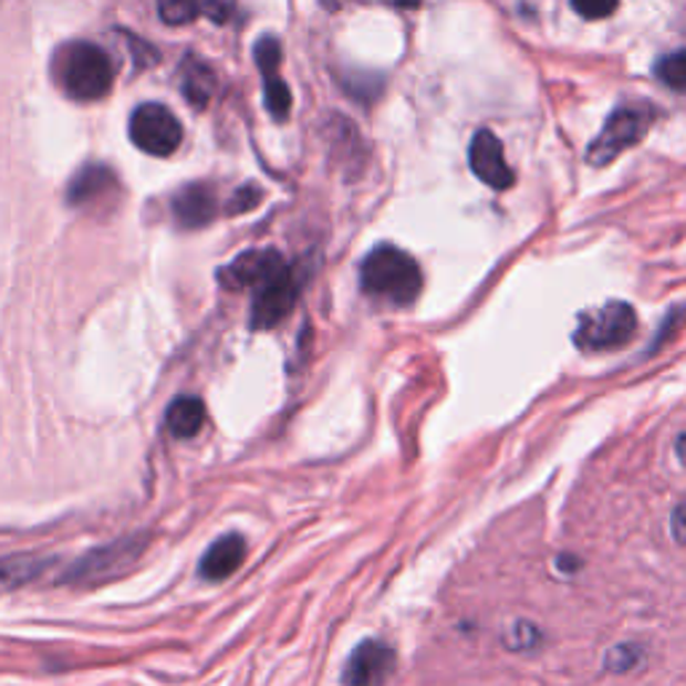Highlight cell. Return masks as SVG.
Segmentation results:
<instances>
[{"instance_id":"obj_6","label":"cell","mask_w":686,"mask_h":686,"mask_svg":"<svg viewBox=\"0 0 686 686\" xmlns=\"http://www.w3.org/2000/svg\"><path fill=\"white\" fill-rule=\"evenodd\" d=\"M652 116L638 107H620L612 113V118L603 124L601 135L588 145V164L593 167H606V164L617 162L627 148H633L641 137L649 129Z\"/></svg>"},{"instance_id":"obj_19","label":"cell","mask_w":686,"mask_h":686,"mask_svg":"<svg viewBox=\"0 0 686 686\" xmlns=\"http://www.w3.org/2000/svg\"><path fill=\"white\" fill-rule=\"evenodd\" d=\"M292 94L288 84L279 75H266V107L277 121H284L290 116Z\"/></svg>"},{"instance_id":"obj_27","label":"cell","mask_w":686,"mask_h":686,"mask_svg":"<svg viewBox=\"0 0 686 686\" xmlns=\"http://www.w3.org/2000/svg\"><path fill=\"white\" fill-rule=\"evenodd\" d=\"M676 456H678V461L686 467V432H682V435L676 437Z\"/></svg>"},{"instance_id":"obj_3","label":"cell","mask_w":686,"mask_h":686,"mask_svg":"<svg viewBox=\"0 0 686 686\" xmlns=\"http://www.w3.org/2000/svg\"><path fill=\"white\" fill-rule=\"evenodd\" d=\"M145 548H148V537H145V533L113 539V542L100 544V548L75 558L60 574V582L70 584V588H97V584L118 580L121 574H126V571L135 567Z\"/></svg>"},{"instance_id":"obj_12","label":"cell","mask_w":686,"mask_h":686,"mask_svg":"<svg viewBox=\"0 0 686 686\" xmlns=\"http://www.w3.org/2000/svg\"><path fill=\"white\" fill-rule=\"evenodd\" d=\"M247 558V542L241 533H224L209 544L199 561V574L207 582H224L231 574H237Z\"/></svg>"},{"instance_id":"obj_26","label":"cell","mask_w":686,"mask_h":686,"mask_svg":"<svg viewBox=\"0 0 686 686\" xmlns=\"http://www.w3.org/2000/svg\"><path fill=\"white\" fill-rule=\"evenodd\" d=\"M558 567H563L561 571H571V574H574V571H580V561H576V558H571V555L569 558L563 555V558H558Z\"/></svg>"},{"instance_id":"obj_23","label":"cell","mask_w":686,"mask_h":686,"mask_svg":"<svg viewBox=\"0 0 686 686\" xmlns=\"http://www.w3.org/2000/svg\"><path fill=\"white\" fill-rule=\"evenodd\" d=\"M571 6L584 19H606L617 11V0H571Z\"/></svg>"},{"instance_id":"obj_11","label":"cell","mask_w":686,"mask_h":686,"mask_svg":"<svg viewBox=\"0 0 686 686\" xmlns=\"http://www.w3.org/2000/svg\"><path fill=\"white\" fill-rule=\"evenodd\" d=\"M215 212H218V196L207 183L183 186L172 199V215L180 228H205L215 220Z\"/></svg>"},{"instance_id":"obj_2","label":"cell","mask_w":686,"mask_h":686,"mask_svg":"<svg viewBox=\"0 0 686 686\" xmlns=\"http://www.w3.org/2000/svg\"><path fill=\"white\" fill-rule=\"evenodd\" d=\"M360 284L378 301L410 306L424 288V277L408 252L395 245H381L362 260Z\"/></svg>"},{"instance_id":"obj_14","label":"cell","mask_w":686,"mask_h":686,"mask_svg":"<svg viewBox=\"0 0 686 686\" xmlns=\"http://www.w3.org/2000/svg\"><path fill=\"white\" fill-rule=\"evenodd\" d=\"M116 190L118 183L113 169L103 167V164H86V167L73 177V183H70L67 201L73 207H86L105 199L107 194H116Z\"/></svg>"},{"instance_id":"obj_4","label":"cell","mask_w":686,"mask_h":686,"mask_svg":"<svg viewBox=\"0 0 686 686\" xmlns=\"http://www.w3.org/2000/svg\"><path fill=\"white\" fill-rule=\"evenodd\" d=\"M635 330H638V314L631 303L612 301L580 316L574 343L584 352H614L633 341Z\"/></svg>"},{"instance_id":"obj_16","label":"cell","mask_w":686,"mask_h":686,"mask_svg":"<svg viewBox=\"0 0 686 686\" xmlns=\"http://www.w3.org/2000/svg\"><path fill=\"white\" fill-rule=\"evenodd\" d=\"M49 567L52 558L46 555H6L0 558V590H14L22 584L38 580Z\"/></svg>"},{"instance_id":"obj_20","label":"cell","mask_w":686,"mask_h":686,"mask_svg":"<svg viewBox=\"0 0 686 686\" xmlns=\"http://www.w3.org/2000/svg\"><path fill=\"white\" fill-rule=\"evenodd\" d=\"M644 659V649L635 644H622L614 646V649L606 652V659H603V668L612 671V673H627L633 671L635 665Z\"/></svg>"},{"instance_id":"obj_13","label":"cell","mask_w":686,"mask_h":686,"mask_svg":"<svg viewBox=\"0 0 686 686\" xmlns=\"http://www.w3.org/2000/svg\"><path fill=\"white\" fill-rule=\"evenodd\" d=\"M158 17L172 28H183L199 17H209L212 22L224 24L231 17V3L228 0H158Z\"/></svg>"},{"instance_id":"obj_5","label":"cell","mask_w":686,"mask_h":686,"mask_svg":"<svg viewBox=\"0 0 686 686\" xmlns=\"http://www.w3.org/2000/svg\"><path fill=\"white\" fill-rule=\"evenodd\" d=\"M129 137L143 154L172 156L183 143V124L169 107L158 103L139 105L129 118Z\"/></svg>"},{"instance_id":"obj_1","label":"cell","mask_w":686,"mask_h":686,"mask_svg":"<svg viewBox=\"0 0 686 686\" xmlns=\"http://www.w3.org/2000/svg\"><path fill=\"white\" fill-rule=\"evenodd\" d=\"M52 73L62 92L70 100H79V103L103 100L113 89V79H116L111 56L103 46L92 41H70L56 49Z\"/></svg>"},{"instance_id":"obj_9","label":"cell","mask_w":686,"mask_h":686,"mask_svg":"<svg viewBox=\"0 0 686 686\" xmlns=\"http://www.w3.org/2000/svg\"><path fill=\"white\" fill-rule=\"evenodd\" d=\"M469 167L478 180L497 190L510 188L514 183V172L505 158V145L488 129H480L469 145Z\"/></svg>"},{"instance_id":"obj_17","label":"cell","mask_w":686,"mask_h":686,"mask_svg":"<svg viewBox=\"0 0 686 686\" xmlns=\"http://www.w3.org/2000/svg\"><path fill=\"white\" fill-rule=\"evenodd\" d=\"M183 92L190 103L196 105H207V100L212 97L215 92V73L209 70L205 62H196V65L186 67V81H183Z\"/></svg>"},{"instance_id":"obj_25","label":"cell","mask_w":686,"mask_h":686,"mask_svg":"<svg viewBox=\"0 0 686 686\" xmlns=\"http://www.w3.org/2000/svg\"><path fill=\"white\" fill-rule=\"evenodd\" d=\"M671 537L676 539L678 544H686V501L673 507L671 512Z\"/></svg>"},{"instance_id":"obj_21","label":"cell","mask_w":686,"mask_h":686,"mask_svg":"<svg viewBox=\"0 0 686 686\" xmlns=\"http://www.w3.org/2000/svg\"><path fill=\"white\" fill-rule=\"evenodd\" d=\"M256 62L263 79L266 75H277L279 62H282V49H279L277 38H260L256 46Z\"/></svg>"},{"instance_id":"obj_7","label":"cell","mask_w":686,"mask_h":686,"mask_svg":"<svg viewBox=\"0 0 686 686\" xmlns=\"http://www.w3.org/2000/svg\"><path fill=\"white\" fill-rule=\"evenodd\" d=\"M298 292H301V282H298L295 271H292L290 266L279 269L274 277H269L263 284L256 288L250 325L256 330H269L279 325V322L290 314L292 306H295Z\"/></svg>"},{"instance_id":"obj_18","label":"cell","mask_w":686,"mask_h":686,"mask_svg":"<svg viewBox=\"0 0 686 686\" xmlns=\"http://www.w3.org/2000/svg\"><path fill=\"white\" fill-rule=\"evenodd\" d=\"M654 73L673 92H686V52H673L654 65Z\"/></svg>"},{"instance_id":"obj_15","label":"cell","mask_w":686,"mask_h":686,"mask_svg":"<svg viewBox=\"0 0 686 686\" xmlns=\"http://www.w3.org/2000/svg\"><path fill=\"white\" fill-rule=\"evenodd\" d=\"M207 408L199 397L194 395H180L175 403L167 408V427L177 440H190L205 427Z\"/></svg>"},{"instance_id":"obj_22","label":"cell","mask_w":686,"mask_h":686,"mask_svg":"<svg viewBox=\"0 0 686 686\" xmlns=\"http://www.w3.org/2000/svg\"><path fill=\"white\" fill-rule=\"evenodd\" d=\"M539 641H542V635H539V631L531 625V622H518V625L507 633V646L514 652H529L539 644Z\"/></svg>"},{"instance_id":"obj_24","label":"cell","mask_w":686,"mask_h":686,"mask_svg":"<svg viewBox=\"0 0 686 686\" xmlns=\"http://www.w3.org/2000/svg\"><path fill=\"white\" fill-rule=\"evenodd\" d=\"M260 199H263V190H260L258 186H245L233 194V199L228 201L226 209H228V215H241V212H247V209L258 207Z\"/></svg>"},{"instance_id":"obj_8","label":"cell","mask_w":686,"mask_h":686,"mask_svg":"<svg viewBox=\"0 0 686 686\" xmlns=\"http://www.w3.org/2000/svg\"><path fill=\"white\" fill-rule=\"evenodd\" d=\"M397 657L389 644L378 638H365L357 649L349 654L343 668V684L346 686H384L395 673Z\"/></svg>"},{"instance_id":"obj_10","label":"cell","mask_w":686,"mask_h":686,"mask_svg":"<svg viewBox=\"0 0 686 686\" xmlns=\"http://www.w3.org/2000/svg\"><path fill=\"white\" fill-rule=\"evenodd\" d=\"M284 258L277 250H250L241 252L237 260L220 269V284L228 290H256L266 279L274 277L279 269H284Z\"/></svg>"},{"instance_id":"obj_28","label":"cell","mask_w":686,"mask_h":686,"mask_svg":"<svg viewBox=\"0 0 686 686\" xmlns=\"http://www.w3.org/2000/svg\"><path fill=\"white\" fill-rule=\"evenodd\" d=\"M392 3L399 6V9H416V6H422V0H392Z\"/></svg>"}]
</instances>
